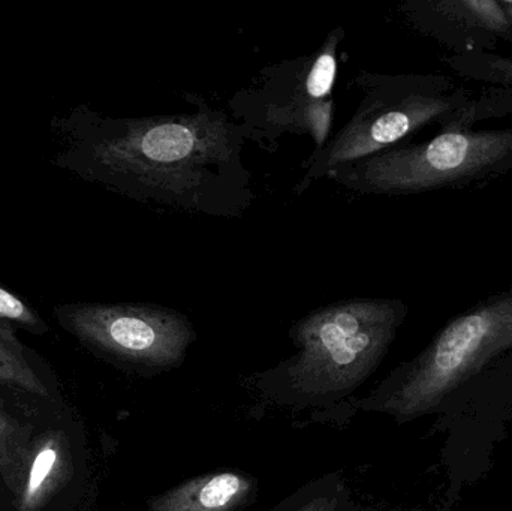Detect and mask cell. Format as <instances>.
<instances>
[{
    "mask_svg": "<svg viewBox=\"0 0 512 511\" xmlns=\"http://www.w3.org/2000/svg\"><path fill=\"white\" fill-rule=\"evenodd\" d=\"M194 111L111 117L80 104L51 120L53 164L128 200L210 218H240L256 194L246 135L230 113L186 93Z\"/></svg>",
    "mask_w": 512,
    "mask_h": 511,
    "instance_id": "cell-1",
    "label": "cell"
},
{
    "mask_svg": "<svg viewBox=\"0 0 512 511\" xmlns=\"http://www.w3.org/2000/svg\"><path fill=\"white\" fill-rule=\"evenodd\" d=\"M354 84L361 90L357 110L303 162L306 171L294 194H304L342 165L400 146L427 126L438 125L441 131L474 129L489 120L486 99L448 75L358 71Z\"/></svg>",
    "mask_w": 512,
    "mask_h": 511,
    "instance_id": "cell-2",
    "label": "cell"
},
{
    "mask_svg": "<svg viewBox=\"0 0 512 511\" xmlns=\"http://www.w3.org/2000/svg\"><path fill=\"white\" fill-rule=\"evenodd\" d=\"M512 171V126L450 129L342 165L327 177L361 195L426 194L498 179Z\"/></svg>",
    "mask_w": 512,
    "mask_h": 511,
    "instance_id": "cell-3",
    "label": "cell"
},
{
    "mask_svg": "<svg viewBox=\"0 0 512 511\" xmlns=\"http://www.w3.org/2000/svg\"><path fill=\"white\" fill-rule=\"evenodd\" d=\"M408 315L400 299L339 300L301 318L291 329L298 353L288 368L292 386L307 395L358 386L384 359Z\"/></svg>",
    "mask_w": 512,
    "mask_h": 511,
    "instance_id": "cell-4",
    "label": "cell"
},
{
    "mask_svg": "<svg viewBox=\"0 0 512 511\" xmlns=\"http://www.w3.org/2000/svg\"><path fill=\"white\" fill-rule=\"evenodd\" d=\"M345 36L342 26L334 27L318 50L265 66L230 99V116L246 140L271 153L288 134L309 135L313 152L324 147L333 128V92Z\"/></svg>",
    "mask_w": 512,
    "mask_h": 511,
    "instance_id": "cell-5",
    "label": "cell"
},
{
    "mask_svg": "<svg viewBox=\"0 0 512 511\" xmlns=\"http://www.w3.org/2000/svg\"><path fill=\"white\" fill-rule=\"evenodd\" d=\"M510 350L512 288L453 318L406 366L402 380L382 401L381 410L402 422L424 416Z\"/></svg>",
    "mask_w": 512,
    "mask_h": 511,
    "instance_id": "cell-6",
    "label": "cell"
},
{
    "mask_svg": "<svg viewBox=\"0 0 512 511\" xmlns=\"http://www.w3.org/2000/svg\"><path fill=\"white\" fill-rule=\"evenodd\" d=\"M53 314L84 348L128 365H177L195 339L186 315L153 303L72 302Z\"/></svg>",
    "mask_w": 512,
    "mask_h": 511,
    "instance_id": "cell-7",
    "label": "cell"
},
{
    "mask_svg": "<svg viewBox=\"0 0 512 511\" xmlns=\"http://www.w3.org/2000/svg\"><path fill=\"white\" fill-rule=\"evenodd\" d=\"M80 450L65 413L36 425L27 443L3 474V511H50L71 489Z\"/></svg>",
    "mask_w": 512,
    "mask_h": 511,
    "instance_id": "cell-8",
    "label": "cell"
},
{
    "mask_svg": "<svg viewBox=\"0 0 512 511\" xmlns=\"http://www.w3.org/2000/svg\"><path fill=\"white\" fill-rule=\"evenodd\" d=\"M399 14L451 56L493 53L499 45L512 44V17L504 0H406Z\"/></svg>",
    "mask_w": 512,
    "mask_h": 511,
    "instance_id": "cell-9",
    "label": "cell"
},
{
    "mask_svg": "<svg viewBox=\"0 0 512 511\" xmlns=\"http://www.w3.org/2000/svg\"><path fill=\"white\" fill-rule=\"evenodd\" d=\"M0 408L33 423L65 413L56 378L8 323H0Z\"/></svg>",
    "mask_w": 512,
    "mask_h": 511,
    "instance_id": "cell-10",
    "label": "cell"
},
{
    "mask_svg": "<svg viewBox=\"0 0 512 511\" xmlns=\"http://www.w3.org/2000/svg\"><path fill=\"white\" fill-rule=\"evenodd\" d=\"M251 491V480L242 474H207L156 497L150 501L149 511H233L245 503Z\"/></svg>",
    "mask_w": 512,
    "mask_h": 511,
    "instance_id": "cell-11",
    "label": "cell"
},
{
    "mask_svg": "<svg viewBox=\"0 0 512 511\" xmlns=\"http://www.w3.org/2000/svg\"><path fill=\"white\" fill-rule=\"evenodd\" d=\"M38 423L0 408V482Z\"/></svg>",
    "mask_w": 512,
    "mask_h": 511,
    "instance_id": "cell-12",
    "label": "cell"
},
{
    "mask_svg": "<svg viewBox=\"0 0 512 511\" xmlns=\"http://www.w3.org/2000/svg\"><path fill=\"white\" fill-rule=\"evenodd\" d=\"M0 323L11 324L14 329L26 330L36 336H44L50 327L41 315L14 291L0 284Z\"/></svg>",
    "mask_w": 512,
    "mask_h": 511,
    "instance_id": "cell-13",
    "label": "cell"
},
{
    "mask_svg": "<svg viewBox=\"0 0 512 511\" xmlns=\"http://www.w3.org/2000/svg\"><path fill=\"white\" fill-rule=\"evenodd\" d=\"M337 498L334 497H319L315 498V500L309 501V503L304 504L300 510L297 511H336Z\"/></svg>",
    "mask_w": 512,
    "mask_h": 511,
    "instance_id": "cell-14",
    "label": "cell"
},
{
    "mask_svg": "<svg viewBox=\"0 0 512 511\" xmlns=\"http://www.w3.org/2000/svg\"><path fill=\"white\" fill-rule=\"evenodd\" d=\"M0 511H3L2 509H0Z\"/></svg>",
    "mask_w": 512,
    "mask_h": 511,
    "instance_id": "cell-15",
    "label": "cell"
}]
</instances>
